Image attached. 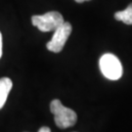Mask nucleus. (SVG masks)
<instances>
[{
	"label": "nucleus",
	"instance_id": "nucleus-1",
	"mask_svg": "<svg viewBox=\"0 0 132 132\" xmlns=\"http://www.w3.org/2000/svg\"><path fill=\"white\" fill-rule=\"evenodd\" d=\"M50 111L54 114L55 123L58 127L68 128L73 126L77 120V116L75 111L67 108L58 99L53 100L50 103Z\"/></svg>",
	"mask_w": 132,
	"mask_h": 132
},
{
	"label": "nucleus",
	"instance_id": "nucleus-2",
	"mask_svg": "<svg viewBox=\"0 0 132 132\" xmlns=\"http://www.w3.org/2000/svg\"><path fill=\"white\" fill-rule=\"evenodd\" d=\"M99 67L103 76L110 80H118L122 76V65L113 54H104L100 59Z\"/></svg>",
	"mask_w": 132,
	"mask_h": 132
},
{
	"label": "nucleus",
	"instance_id": "nucleus-3",
	"mask_svg": "<svg viewBox=\"0 0 132 132\" xmlns=\"http://www.w3.org/2000/svg\"><path fill=\"white\" fill-rule=\"evenodd\" d=\"M31 22L34 27L43 32L52 31L64 24V18L61 13L57 11H51L44 15H35L32 16Z\"/></svg>",
	"mask_w": 132,
	"mask_h": 132
},
{
	"label": "nucleus",
	"instance_id": "nucleus-4",
	"mask_svg": "<svg viewBox=\"0 0 132 132\" xmlns=\"http://www.w3.org/2000/svg\"><path fill=\"white\" fill-rule=\"evenodd\" d=\"M72 27L69 22H64L59 28L55 29L54 35L51 40L46 44V47L49 51L54 53H59L63 50L69 36L71 35Z\"/></svg>",
	"mask_w": 132,
	"mask_h": 132
},
{
	"label": "nucleus",
	"instance_id": "nucleus-5",
	"mask_svg": "<svg viewBox=\"0 0 132 132\" xmlns=\"http://www.w3.org/2000/svg\"><path fill=\"white\" fill-rule=\"evenodd\" d=\"M13 82L8 77H2L0 78V109L4 106L5 102L7 100L8 94L12 89Z\"/></svg>",
	"mask_w": 132,
	"mask_h": 132
},
{
	"label": "nucleus",
	"instance_id": "nucleus-6",
	"mask_svg": "<svg viewBox=\"0 0 132 132\" xmlns=\"http://www.w3.org/2000/svg\"><path fill=\"white\" fill-rule=\"evenodd\" d=\"M114 19L121 21L126 24H132V3L128 5L125 10L117 12L114 14Z\"/></svg>",
	"mask_w": 132,
	"mask_h": 132
},
{
	"label": "nucleus",
	"instance_id": "nucleus-7",
	"mask_svg": "<svg viewBox=\"0 0 132 132\" xmlns=\"http://www.w3.org/2000/svg\"><path fill=\"white\" fill-rule=\"evenodd\" d=\"M38 132H51V130H50V128L47 127V126H42V127L38 130Z\"/></svg>",
	"mask_w": 132,
	"mask_h": 132
},
{
	"label": "nucleus",
	"instance_id": "nucleus-8",
	"mask_svg": "<svg viewBox=\"0 0 132 132\" xmlns=\"http://www.w3.org/2000/svg\"><path fill=\"white\" fill-rule=\"evenodd\" d=\"M2 56V35L0 32V58Z\"/></svg>",
	"mask_w": 132,
	"mask_h": 132
},
{
	"label": "nucleus",
	"instance_id": "nucleus-9",
	"mask_svg": "<svg viewBox=\"0 0 132 132\" xmlns=\"http://www.w3.org/2000/svg\"><path fill=\"white\" fill-rule=\"evenodd\" d=\"M75 1H76L77 3H81V2H83V1H88V0H75Z\"/></svg>",
	"mask_w": 132,
	"mask_h": 132
}]
</instances>
